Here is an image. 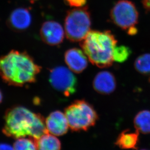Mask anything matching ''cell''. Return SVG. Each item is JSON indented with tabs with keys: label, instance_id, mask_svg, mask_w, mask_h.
<instances>
[{
	"label": "cell",
	"instance_id": "obj_1",
	"mask_svg": "<svg viewBox=\"0 0 150 150\" xmlns=\"http://www.w3.org/2000/svg\"><path fill=\"white\" fill-rule=\"evenodd\" d=\"M4 123L2 132L7 137L39 139L48 133L45 120L39 113L33 112L23 106H14L4 114Z\"/></svg>",
	"mask_w": 150,
	"mask_h": 150
},
{
	"label": "cell",
	"instance_id": "obj_2",
	"mask_svg": "<svg viewBox=\"0 0 150 150\" xmlns=\"http://www.w3.org/2000/svg\"><path fill=\"white\" fill-rule=\"evenodd\" d=\"M41 70L26 51L12 50L0 57V76L9 85L23 87L35 82Z\"/></svg>",
	"mask_w": 150,
	"mask_h": 150
},
{
	"label": "cell",
	"instance_id": "obj_3",
	"mask_svg": "<svg viewBox=\"0 0 150 150\" xmlns=\"http://www.w3.org/2000/svg\"><path fill=\"white\" fill-rule=\"evenodd\" d=\"M117 40L110 30H90L80 46L90 62L98 68H108L113 64V52Z\"/></svg>",
	"mask_w": 150,
	"mask_h": 150
},
{
	"label": "cell",
	"instance_id": "obj_4",
	"mask_svg": "<svg viewBox=\"0 0 150 150\" xmlns=\"http://www.w3.org/2000/svg\"><path fill=\"white\" fill-rule=\"evenodd\" d=\"M64 114L70 129L74 132L87 131L98 119L94 106L84 100H74L65 108Z\"/></svg>",
	"mask_w": 150,
	"mask_h": 150
},
{
	"label": "cell",
	"instance_id": "obj_5",
	"mask_svg": "<svg viewBox=\"0 0 150 150\" xmlns=\"http://www.w3.org/2000/svg\"><path fill=\"white\" fill-rule=\"evenodd\" d=\"M92 21L88 7H76L67 12L64 20V31L70 42H81L91 29Z\"/></svg>",
	"mask_w": 150,
	"mask_h": 150
},
{
	"label": "cell",
	"instance_id": "obj_6",
	"mask_svg": "<svg viewBox=\"0 0 150 150\" xmlns=\"http://www.w3.org/2000/svg\"><path fill=\"white\" fill-rule=\"evenodd\" d=\"M110 17L112 23L129 35L133 36L137 33L139 12L132 1L129 0L117 1L112 8Z\"/></svg>",
	"mask_w": 150,
	"mask_h": 150
},
{
	"label": "cell",
	"instance_id": "obj_7",
	"mask_svg": "<svg viewBox=\"0 0 150 150\" xmlns=\"http://www.w3.org/2000/svg\"><path fill=\"white\" fill-rule=\"evenodd\" d=\"M49 82L55 90L69 97L76 92L78 80L72 71L64 67H56L51 70Z\"/></svg>",
	"mask_w": 150,
	"mask_h": 150
},
{
	"label": "cell",
	"instance_id": "obj_8",
	"mask_svg": "<svg viewBox=\"0 0 150 150\" xmlns=\"http://www.w3.org/2000/svg\"><path fill=\"white\" fill-rule=\"evenodd\" d=\"M65 31L62 25L54 21L44 22L40 29V36L42 40L47 45L56 46L64 41Z\"/></svg>",
	"mask_w": 150,
	"mask_h": 150
},
{
	"label": "cell",
	"instance_id": "obj_9",
	"mask_svg": "<svg viewBox=\"0 0 150 150\" xmlns=\"http://www.w3.org/2000/svg\"><path fill=\"white\" fill-rule=\"evenodd\" d=\"M32 23V15L29 9L20 7L10 13L7 19V25L15 32H22L26 30Z\"/></svg>",
	"mask_w": 150,
	"mask_h": 150
},
{
	"label": "cell",
	"instance_id": "obj_10",
	"mask_svg": "<svg viewBox=\"0 0 150 150\" xmlns=\"http://www.w3.org/2000/svg\"><path fill=\"white\" fill-rule=\"evenodd\" d=\"M116 79L112 73L108 71H100L94 78L93 87L95 91L101 95H110L117 88Z\"/></svg>",
	"mask_w": 150,
	"mask_h": 150
},
{
	"label": "cell",
	"instance_id": "obj_11",
	"mask_svg": "<svg viewBox=\"0 0 150 150\" xmlns=\"http://www.w3.org/2000/svg\"><path fill=\"white\" fill-rule=\"evenodd\" d=\"M45 123L48 132L55 136H63L69 128L65 114L59 110L51 112L45 120Z\"/></svg>",
	"mask_w": 150,
	"mask_h": 150
},
{
	"label": "cell",
	"instance_id": "obj_12",
	"mask_svg": "<svg viewBox=\"0 0 150 150\" xmlns=\"http://www.w3.org/2000/svg\"><path fill=\"white\" fill-rule=\"evenodd\" d=\"M83 51L77 48L68 49L64 54V61L73 72L79 74L88 66V59Z\"/></svg>",
	"mask_w": 150,
	"mask_h": 150
},
{
	"label": "cell",
	"instance_id": "obj_13",
	"mask_svg": "<svg viewBox=\"0 0 150 150\" xmlns=\"http://www.w3.org/2000/svg\"><path fill=\"white\" fill-rule=\"evenodd\" d=\"M139 134L137 131L132 132L129 130H124L118 135L115 144L121 149H137L139 144Z\"/></svg>",
	"mask_w": 150,
	"mask_h": 150
},
{
	"label": "cell",
	"instance_id": "obj_14",
	"mask_svg": "<svg viewBox=\"0 0 150 150\" xmlns=\"http://www.w3.org/2000/svg\"><path fill=\"white\" fill-rule=\"evenodd\" d=\"M37 150H61L60 140L53 134L47 133L35 139Z\"/></svg>",
	"mask_w": 150,
	"mask_h": 150
},
{
	"label": "cell",
	"instance_id": "obj_15",
	"mask_svg": "<svg viewBox=\"0 0 150 150\" xmlns=\"http://www.w3.org/2000/svg\"><path fill=\"white\" fill-rule=\"evenodd\" d=\"M136 131L143 134H150V111L142 110L138 112L134 120Z\"/></svg>",
	"mask_w": 150,
	"mask_h": 150
},
{
	"label": "cell",
	"instance_id": "obj_16",
	"mask_svg": "<svg viewBox=\"0 0 150 150\" xmlns=\"http://www.w3.org/2000/svg\"><path fill=\"white\" fill-rule=\"evenodd\" d=\"M134 69L142 75H150V53L138 57L134 62Z\"/></svg>",
	"mask_w": 150,
	"mask_h": 150
},
{
	"label": "cell",
	"instance_id": "obj_17",
	"mask_svg": "<svg viewBox=\"0 0 150 150\" xmlns=\"http://www.w3.org/2000/svg\"><path fill=\"white\" fill-rule=\"evenodd\" d=\"M13 148L14 150H37L35 139L31 137L17 139Z\"/></svg>",
	"mask_w": 150,
	"mask_h": 150
},
{
	"label": "cell",
	"instance_id": "obj_18",
	"mask_svg": "<svg viewBox=\"0 0 150 150\" xmlns=\"http://www.w3.org/2000/svg\"><path fill=\"white\" fill-rule=\"evenodd\" d=\"M132 54L131 48L125 45L115 46L113 52L114 61L123 63L128 59Z\"/></svg>",
	"mask_w": 150,
	"mask_h": 150
},
{
	"label": "cell",
	"instance_id": "obj_19",
	"mask_svg": "<svg viewBox=\"0 0 150 150\" xmlns=\"http://www.w3.org/2000/svg\"><path fill=\"white\" fill-rule=\"evenodd\" d=\"M65 3L71 7H81L84 6L87 0H64Z\"/></svg>",
	"mask_w": 150,
	"mask_h": 150
},
{
	"label": "cell",
	"instance_id": "obj_20",
	"mask_svg": "<svg viewBox=\"0 0 150 150\" xmlns=\"http://www.w3.org/2000/svg\"><path fill=\"white\" fill-rule=\"evenodd\" d=\"M142 4L146 12H150V0H142Z\"/></svg>",
	"mask_w": 150,
	"mask_h": 150
},
{
	"label": "cell",
	"instance_id": "obj_21",
	"mask_svg": "<svg viewBox=\"0 0 150 150\" xmlns=\"http://www.w3.org/2000/svg\"><path fill=\"white\" fill-rule=\"evenodd\" d=\"M0 150H14L13 147L6 143H0Z\"/></svg>",
	"mask_w": 150,
	"mask_h": 150
},
{
	"label": "cell",
	"instance_id": "obj_22",
	"mask_svg": "<svg viewBox=\"0 0 150 150\" xmlns=\"http://www.w3.org/2000/svg\"><path fill=\"white\" fill-rule=\"evenodd\" d=\"M3 100V94L1 92V90H0V104L2 103Z\"/></svg>",
	"mask_w": 150,
	"mask_h": 150
},
{
	"label": "cell",
	"instance_id": "obj_23",
	"mask_svg": "<svg viewBox=\"0 0 150 150\" xmlns=\"http://www.w3.org/2000/svg\"><path fill=\"white\" fill-rule=\"evenodd\" d=\"M149 82H150V78H149Z\"/></svg>",
	"mask_w": 150,
	"mask_h": 150
},
{
	"label": "cell",
	"instance_id": "obj_24",
	"mask_svg": "<svg viewBox=\"0 0 150 150\" xmlns=\"http://www.w3.org/2000/svg\"><path fill=\"white\" fill-rule=\"evenodd\" d=\"M146 150V149H142V150Z\"/></svg>",
	"mask_w": 150,
	"mask_h": 150
}]
</instances>
